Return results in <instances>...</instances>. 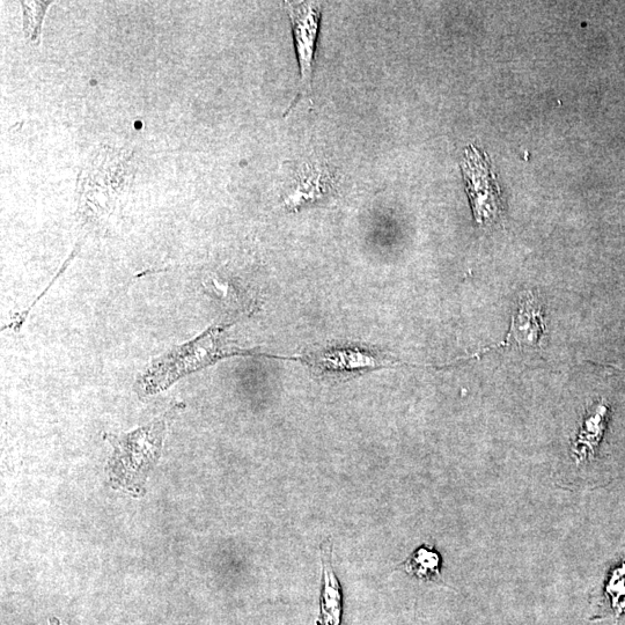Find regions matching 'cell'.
<instances>
[{
	"label": "cell",
	"mask_w": 625,
	"mask_h": 625,
	"mask_svg": "<svg viewBox=\"0 0 625 625\" xmlns=\"http://www.w3.org/2000/svg\"><path fill=\"white\" fill-rule=\"evenodd\" d=\"M49 625H61L60 621L53 617V619H49Z\"/></svg>",
	"instance_id": "9c48e42d"
},
{
	"label": "cell",
	"mask_w": 625,
	"mask_h": 625,
	"mask_svg": "<svg viewBox=\"0 0 625 625\" xmlns=\"http://www.w3.org/2000/svg\"><path fill=\"white\" fill-rule=\"evenodd\" d=\"M292 24L294 46L300 66L301 88L310 90L318 41L322 4L318 2H286Z\"/></svg>",
	"instance_id": "3957f363"
},
{
	"label": "cell",
	"mask_w": 625,
	"mask_h": 625,
	"mask_svg": "<svg viewBox=\"0 0 625 625\" xmlns=\"http://www.w3.org/2000/svg\"><path fill=\"white\" fill-rule=\"evenodd\" d=\"M440 556L437 551L421 547L403 564L409 575L422 580H432L440 575Z\"/></svg>",
	"instance_id": "52a82bcc"
},
{
	"label": "cell",
	"mask_w": 625,
	"mask_h": 625,
	"mask_svg": "<svg viewBox=\"0 0 625 625\" xmlns=\"http://www.w3.org/2000/svg\"><path fill=\"white\" fill-rule=\"evenodd\" d=\"M173 414L171 409L143 428L122 436H105L114 450L107 465L113 488H123L136 497L145 494L147 476L161 457L168 421Z\"/></svg>",
	"instance_id": "6da1fadb"
},
{
	"label": "cell",
	"mask_w": 625,
	"mask_h": 625,
	"mask_svg": "<svg viewBox=\"0 0 625 625\" xmlns=\"http://www.w3.org/2000/svg\"><path fill=\"white\" fill-rule=\"evenodd\" d=\"M606 416L607 407L604 403H599L594 408L593 414L585 419L576 443L572 446V454L575 455L577 461H584L591 457L595 447L599 445L606 425Z\"/></svg>",
	"instance_id": "8992f818"
},
{
	"label": "cell",
	"mask_w": 625,
	"mask_h": 625,
	"mask_svg": "<svg viewBox=\"0 0 625 625\" xmlns=\"http://www.w3.org/2000/svg\"><path fill=\"white\" fill-rule=\"evenodd\" d=\"M463 173L468 183L470 202L473 205L476 222L480 225L492 223L502 215V201L494 180H491L488 164L480 161L476 152L467 153Z\"/></svg>",
	"instance_id": "277c9868"
},
{
	"label": "cell",
	"mask_w": 625,
	"mask_h": 625,
	"mask_svg": "<svg viewBox=\"0 0 625 625\" xmlns=\"http://www.w3.org/2000/svg\"><path fill=\"white\" fill-rule=\"evenodd\" d=\"M544 332H546V323H544L542 306L538 297L529 291L520 298L506 343L500 345L516 344L519 348L540 347Z\"/></svg>",
	"instance_id": "5b68a950"
},
{
	"label": "cell",
	"mask_w": 625,
	"mask_h": 625,
	"mask_svg": "<svg viewBox=\"0 0 625 625\" xmlns=\"http://www.w3.org/2000/svg\"><path fill=\"white\" fill-rule=\"evenodd\" d=\"M223 328H212L194 341L168 351L147 367L136 384L139 395H156L171 387L175 381L189 373L216 363L217 360L249 352L226 347L222 342Z\"/></svg>",
	"instance_id": "7a4b0ae2"
},
{
	"label": "cell",
	"mask_w": 625,
	"mask_h": 625,
	"mask_svg": "<svg viewBox=\"0 0 625 625\" xmlns=\"http://www.w3.org/2000/svg\"><path fill=\"white\" fill-rule=\"evenodd\" d=\"M325 180L322 174L319 173L305 176L304 180H301L300 185L297 187L296 191L290 195L286 203H288L290 207H293V205L310 202L313 198L322 196L323 191H326Z\"/></svg>",
	"instance_id": "ba28073f"
}]
</instances>
